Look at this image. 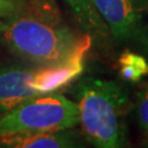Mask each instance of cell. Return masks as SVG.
<instances>
[{
    "mask_svg": "<svg viewBox=\"0 0 148 148\" xmlns=\"http://www.w3.org/2000/svg\"><path fill=\"white\" fill-rule=\"evenodd\" d=\"M91 43L89 34L79 37L70 56L57 65L37 68L0 67V116L29 99L63 89L79 77Z\"/></svg>",
    "mask_w": 148,
    "mask_h": 148,
    "instance_id": "obj_2",
    "label": "cell"
},
{
    "mask_svg": "<svg viewBox=\"0 0 148 148\" xmlns=\"http://www.w3.org/2000/svg\"><path fill=\"white\" fill-rule=\"evenodd\" d=\"M138 122L146 133H148V86L140 92L138 99Z\"/></svg>",
    "mask_w": 148,
    "mask_h": 148,
    "instance_id": "obj_10",
    "label": "cell"
},
{
    "mask_svg": "<svg viewBox=\"0 0 148 148\" xmlns=\"http://www.w3.org/2000/svg\"><path fill=\"white\" fill-rule=\"evenodd\" d=\"M136 9L139 11H143L148 9V0H132Z\"/></svg>",
    "mask_w": 148,
    "mask_h": 148,
    "instance_id": "obj_11",
    "label": "cell"
},
{
    "mask_svg": "<svg viewBox=\"0 0 148 148\" xmlns=\"http://www.w3.org/2000/svg\"><path fill=\"white\" fill-rule=\"evenodd\" d=\"M22 0H0V27L3 22L22 11Z\"/></svg>",
    "mask_w": 148,
    "mask_h": 148,
    "instance_id": "obj_9",
    "label": "cell"
},
{
    "mask_svg": "<svg viewBox=\"0 0 148 148\" xmlns=\"http://www.w3.org/2000/svg\"><path fill=\"white\" fill-rule=\"evenodd\" d=\"M75 19L85 30L95 33H106L108 27L97 12L91 0H64Z\"/></svg>",
    "mask_w": 148,
    "mask_h": 148,
    "instance_id": "obj_7",
    "label": "cell"
},
{
    "mask_svg": "<svg viewBox=\"0 0 148 148\" xmlns=\"http://www.w3.org/2000/svg\"><path fill=\"white\" fill-rule=\"evenodd\" d=\"M79 124L74 101L59 93L34 97L0 116V136L69 130Z\"/></svg>",
    "mask_w": 148,
    "mask_h": 148,
    "instance_id": "obj_4",
    "label": "cell"
},
{
    "mask_svg": "<svg viewBox=\"0 0 148 148\" xmlns=\"http://www.w3.org/2000/svg\"><path fill=\"white\" fill-rule=\"evenodd\" d=\"M126 102V91L115 81L88 78L80 84L77 103L79 124L93 146L117 148L124 145Z\"/></svg>",
    "mask_w": 148,
    "mask_h": 148,
    "instance_id": "obj_1",
    "label": "cell"
},
{
    "mask_svg": "<svg viewBox=\"0 0 148 148\" xmlns=\"http://www.w3.org/2000/svg\"><path fill=\"white\" fill-rule=\"evenodd\" d=\"M97 12L119 42H128L139 35L140 11L132 0H91Z\"/></svg>",
    "mask_w": 148,
    "mask_h": 148,
    "instance_id": "obj_5",
    "label": "cell"
},
{
    "mask_svg": "<svg viewBox=\"0 0 148 148\" xmlns=\"http://www.w3.org/2000/svg\"><path fill=\"white\" fill-rule=\"evenodd\" d=\"M121 76L131 82H138L148 75V62L145 57L126 51L119 58Z\"/></svg>",
    "mask_w": 148,
    "mask_h": 148,
    "instance_id": "obj_8",
    "label": "cell"
},
{
    "mask_svg": "<svg viewBox=\"0 0 148 148\" xmlns=\"http://www.w3.org/2000/svg\"><path fill=\"white\" fill-rule=\"evenodd\" d=\"M0 144L12 148H70L80 146L76 133L68 132L67 130L0 136Z\"/></svg>",
    "mask_w": 148,
    "mask_h": 148,
    "instance_id": "obj_6",
    "label": "cell"
},
{
    "mask_svg": "<svg viewBox=\"0 0 148 148\" xmlns=\"http://www.w3.org/2000/svg\"><path fill=\"white\" fill-rule=\"evenodd\" d=\"M0 38L18 56L40 66H48L68 58L79 37L57 22L21 11L3 22Z\"/></svg>",
    "mask_w": 148,
    "mask_h": 148,
    "instance_id": "obj_3",
    "label": "cell"
}]
</instances>
